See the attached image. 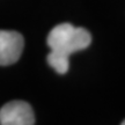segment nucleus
Masks as SVG:
<instances>
[{
    "label": "nucleus",
    "instance_id": "nucleus-1",
    "mask_svg": "<svg viewBox=\"0 0 125 125\" xmlns=\"http://www.w3.org/2000/svg\"><path fill=\"white\" fill-rule=\"evenodd\" d=\"M46 42L51 51L70 57L74 52L87 49L92 43V36L85 28L60 23L49 32Z\"/></svg>",
    "mask_w": 125,
    "mask_h": 125
},
{
    "label": "nucleus",
    "instance_id": "nucleus-2",
    "mask_svg": "<svg viewBox=\"0 0 125 125\" xmlns=\"http://www.w3.org/2000/svg\"><path fill=\"white\" fill-rule=\"evenodd\" d=\"M35 116L30 104L12 101L0 109V125H34Z\"/></svg>",
    "mask_w": 125,
    "mask_h": 125
},
{
    "label": "nucleus",
    "instance_id": "nucleus-3",
    "mask_svg": "<svg viewBox=\"0 0 125 125\" xmlns=\"http://www.w3.org/2000/svg\"><path fill=\"white\" fill-rule=\"evenodd\" d=\"M23 46L24 41L20 32L0 30V66H8L18 62Z\"/></svg>",
    "mask_w": 125,
    "mask_h": 125
},
{
    "label": "nucleus",
    "instance_id": "nucleus-4",
    "mask_svg": "<svg viewBox=\"0 0 125 125\" xmlns=\"http://www.w3.org/2000/svg\"><path fill=\"white\" fill-rule=\"evenodd\" d=\"M48 64L59 74H65L70 67V57L64 56L62 53L50 51L48 54Z\"/></svg>",
    "mask_w": 125,
    "mask_h": 125
},
{
    "label": "nucleus",
    "instance_id": "nucleus-5",
    "mask_svg": "<svg viewBox=\"0 0 125 125\" xmlns=\"http://www.w3.org/2000/svg\"><path fill=\"white\" fill-rule=\"evenodd\" d=\"M121 125H125V121H124V122H123V123H122V124H121Z\"/></svg>",
    "mask_w": 125,
    "mask_h": 125
}]
</instances>
